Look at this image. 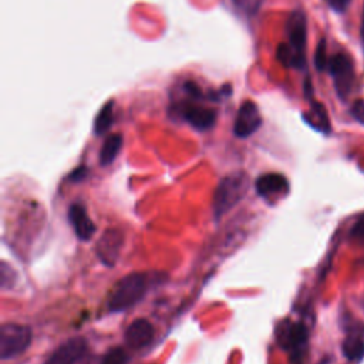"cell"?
I'll return each mask as SVG.
<instances>
[{
    "instance_id": "obj_1",
    "label": "cell",
    "mask_w": 364,
    "mask_h": 364,
    "mask_svg": "<svg viewBox=\"0 0 364 364\" xmlns=\"http://www.w3.org/2000/svg\"><path fill=\"white\" fill-rule=\"evenodd\" d=\"M287 41L277 47L276 57L287 68L303 70L306 67L307 20L303 11L294 10L286 23Z\"/></svg>"
},
{
    "instance_id": "obj_2",
    "label": "cell",
    "mask_w": 364,
    "mask_h": 364,
    "mask_svg": "<svg viewBox=\"0 0 364 364\" xmlns=\"http://www.w3.org/2000/svg\"><path fill=\"white\" fill-rule=\"evenodd\" d=\"M149 282V274L142 272H132L119 279L109 293L107 301L108 310L111 313H119L139 303L148 293Z\"/></svg>"
},
{
    "instance_id": "obj_3",
    "label": "cell",
    "mask_w": 364,
    "mask_h": 364,
    "mask_svg": "<svg viewBox=\"0 0 364 364\" xmlns=\"http://www.w3.org/2000/svg\"><path fill=\"white\" fill-rule=\"evenodd\" d=\"M250 181L246 172L236 171L220 179L213 193V218L220 220L232 208H235L246 195Z\"/></svg>"
},
{
    "instance_id": "obj_4",
    "label": "cell",
    "mask_w": 364,
    "mask_h": 364,
    "mask_svg": "<svg viewBox=\"0 0 364 364\" xmlns=\"http://www.w3.org/2000/svg\"><path fill=\"white\" fill-rule=\"evenodd\" d=\"M277 344L290 354L294 364H303L309 347V330L303 323L283 320L276 327Z\"/></svg>"
},
{
    "instance_id": "obj_5",
    "label": "cell",
    "mask_w": 364,
    "mask_h": 364,
    "mask_svg": "<svg viewBox=\"0 0 364 364\" xmlns=\"http://www.w3.org/2000/svg\"><path fill=\"white\" fill-rule=\"evenodd\" d=\"M33 333L26 324L4 323L0 327V358L11 360L23 354L31 344Z\"/></svg>"
},
{
    "instance_id": "obj_6",
    "label": "cell",
    "mask_w": 364,
    "mask_h": 364,
    "mask_svg": "<svg viewBox=\"0 0 364 364\" xmlns=\"http://www.w3.org/2000/svg\"><path fill=\"white\" fill-rule=\"evenodd\" d=\"M327 71L333 78L337 97L340 100H346L351 94L355 82V71L351 57L346 53L331 55L327 63Z\"/></svg>"
},
{
    "instance_id": "obj_7",
    "label": "cell",
    "mask_w": 364,
    "mask_h": 364,
    "mask_svg": "<svg viewBox=\"0 0 364 364\" xmlns=\"http://www.w3.org/2000/svg\"><path fill=\"white\" fill-rule=\"evenodd\" d=\"M200 98L189 97L188 101L181 104L179 114L185 122L198 131L210 129L216 122V111L198 102Z\"/></svg>"
},
{
    "instance_id": "obj_8",
    "label": "cell",
    "mask_w": 364,
    "mask_h": 364,
    "mask_svg": "<svg viewBox=\"0 0 364 364\" xmlns=\"http://www.w3.org/2000/svg\"><path fill=\"white\" fill-rule=\"evenodd\" d=\"M88 354V343L82 336H74L63 341L44 364H80Z\"/></svg>"
},
{
    "instance_id": "obj_9",
    "label": "cell",
    "mask_w": 364,
    "mask_h": 364,
    "mask_svg": "<svg viewBox=\"0 0 364 364\" xmlns=\"http://www.w3.org/2000/svg\"><path fill=\"white\" fill-rule=\"evenodd\" d=\"M124 245V233L119 229H107L95 243V255L102 264L114 267Z\"/></svg>"
},
{
    "instance_id": "obj_10",
    "label": "cell",
    "mask_w": 364,
    "mask_h": 364,
    "mask_svg": "<svg viewBox=\"0 0 364 364\" xmlns=\"http://www.w3.org/2000/svg\"><path fill=\"white\" fill-rule=\"evenodd\" d=\"M289 181L284 175L269 172L257 176L255 181L256 193L266 202H273L274 199L283 198L289 192Z\"/></svg>"
},
{
    "instance_id": "obj_11",
    "label": "cell",
    "mask_w": 364,
    "mask_h": 364,
    "mask_svg": "<svg viewBox=\"0 0 364 364\" xmlns=\"http://www.w3.org/2000/svg\"><path fill=\"white\" fill-rule=\"evenodd\" d=\"M262 115L253 101H245L236 115L233 124V134L237 138H247L253 135L262 125Z\"/></svg>"
},
{
    "instance_id": "obj_12",
    "label": "cell",
    "mask_w": 364,
    "mask_h": 364,
    "mask_svg": "<svg viewBox=\"0 0 364 364\" xmlns=\"http://www.w3.org/2000/svg\"><path fill=\"white\" fill-rule=\"evenodd\" d=\"M67 218H68L70 225L74 229L75 236L80 240L87 242L94 236V233L97 230V226L91 220V218L88 216L87 209L82 203H80V202L71 203L70 208H68V212H67Z\"/></svg>"
},
{
    "instance_id": "obj_13",
    "label": "cell",
    "mask_w": 364,
    "mask_h": 364,
    "mask_svg": "<svg viewBox=\"0 0 364 364\" xmlns=\"http://www.w3.org/2000/svg\"><path fill=\"white\" fill-rule=\"evenodd\" d=\"M155 328L152 323L144 317L135 318L125 330L124 338L128 347L131 348H144L154 340Z\"/></svg>"
},
{
    "instance_id": "obj_14",
    "label": "cell",
    "mask_w": 364,
    "mask_h": 364,
    "mask_svg": "<svg viewBox=\"0 0 364 364\" xmlns=\"http://www.w3.org/2000/svg\"><path fill=\"white\" fill-rule=\"evenodd\" d=\"M310 91H311L310 88L309 90L306 88V95L310 100V111L304 115V121L310 127L316 128L317 131L327 134V132H330V119H328L327 111H326L323 104H320L318 101H314L311 98V92Z\"/></svg>"
},
{
    "instance_id": "obj_15",
    "label": "cell",
    "mask_w": 364,
    "mask_h": 364,
    "mask_svg": "<svg viewBox=\"0 0 364 364\" xmlns=\"http://www.w3.org/2000/svg\"><path fill=\"white\" fill-rule=\"evenodd\" d=\"M341 353L347 360H361L364 357V333L358 328L350 330L341 343Z\"/></svg>"
},
{
    "instance_id": "obj_16",
    "label": "cell",
    "mask_w": 364,
    "mask_h": 364,
    "mask_svg": "<svg viewBox=\"0 0 364 364\" xmlns=\"http://www.w3.org/2000/svg\"><path fill=\"white\" fill-rule=\"evenodd\" d=\"M122 148V136L121 134H112L105 138L101 149H100V165L108 166L115 161L119 151Z\"/></svg>"
},
{
    "instance_id": "obj_17",
    "label": "cell",
    "mask_w": 364,
    "mask_h": 364,
    "mask_svg": "<svg viewBox=\"0 0 364 364\" xmlns=\"http://www.w3.org/2000/svg\"><path fill=\"white\" fill-rule=\"evenodd\" d=\"M114 102L108 101L97 114L95 119H94V134L95 135H102L111 125L114 121Z\"/></svg>"
},
{
    "instance_id": "obj_18",
    "label": "cell",
    "mask_w": 364,
    "mask_h": 364,
    "mask_svg": "<svg viewBox=\"0 0 364 364\" xmlns=\"http://www.w3.org/2000/svg\"><path fill=\"white\" fill-rule=\"evenodd\" d=\"M17 279H18V274L14 270V267L3 260L0 263V287L3 290L11 289L17 283Z\"/></svg>"
},
{
    "instance_id": "obj_19",
    "label": "cell",
    "mask_w": 364,
    "mask_h": 364,
    "mask_svg": "<svg viewBox=\"0 0 364 364\" xmlns=\"http://www.w3.org/2000/svg\"><path fill=\"white\" fill-rule=\"evenodd\" d=\"M128 361H129V358L124 348L112 347L104 354L101 364H128Z\"/></svg>"
},
{
    "instance_id": "obj_20",
    "label": "cell",
    "mask_w": 364,
    "mask_h": 364,
    "mask_svg": "<svg viewBox=\"0 0 364 364\" xmlns=\"http://www.w3.org/2000/svg\"><path fill=\"white\" fill-rule=\"evenodd\" d=\"M327 63H328V57L326 53V38H321L314 51V65L318 71H324L327 70Z\"/></svg>"
},
{
    "instance_id": "obj_21",
    "label": "cell",
    "mask_w": 364,
    "mask_h": 364,
    "mask_svg": "<svg viewBox=\"0 0 364 364\" xmlns=\"http://www.w3.org/2000/svg\"><path fill=\"white\" fill-rule=\"evenodd\" d=\"M350 239L354 243L364 245V212L361 215H358V218L353 223V226L350 229Z\"/></svg>"
},
{
    "instance_id": "obj_22",
    "label": "cell",
    "mask_w": 364,
    "mask_h": 364,
    "mask_svg": "<svg viewBox=\"0 0 364 364\" xmlns=\"http://www.w3.org/2000/svg\"><path fill=\"white\" fill-rule=\"evenodd\" d=\"M230 1L237 10L246 14H255L263 3V0H230Z\"/></svg>"
},
{
    "instance_id": "obj_23",
    "label": "cell",
    "mask_w": 364,
    "mask_h": 364,
    "mask_svg": "<svg viewBox=\"0 0 364 364\" xmlns=\"http://www.w3.org/2000/svg\"><path fill=\"white\" fill-rule=\"evenodd\" d=\"M350 114H351V117H353L355 121H358L360 124L364 125V98L357 100V101L351 105Z\"/></svg>"
},
{
    "instance_id": "obj_24",
    "label": "cell",
    "mask_w": 364,
    "mask_h": 364,
    "mask_svg": "<svg viewBox=\"0 0 364 364\" xmlns=\"http://www.w3.org/2000/svg\"><path fill=\"white\" fill-rule=\"evenodd\" d=\"M330 9H333L337 13H344L347 7L350 6L351 0H324Z\"/></svg>"
},
{
    "instance_id": "obj_25",
    "label": "cell",
    "mask_w": 364,
    "mask_h": 364,
    "mask_svg": "<svg viewBox=\"0 0 364 364\" xmlns=\"http://www.w3.org/2000/svg\"><path fill=\"white\" fill-rule=\"evenodd\" d=\"M87 168L85 166H82V165H80V166H77L70 175H68V179L71 181V182H80V181H82L85 176H87Z\"/></svg>"
},
{
    "instance_id": "obj_26",
    "label": "cell",
    "mask_w": 364,
    "mask_h": 364,
    "mask_svg": "<svg viewBox=\"0 0 364 364\" xmlns=\"http://www.w3.org/2000/svg\"><path fill=\"white\" fill-rule=\"evenodd\" d=\"M360 40L364 48V4H363V11H361V23H360Z\"/></svg>"
}]
</instances>
